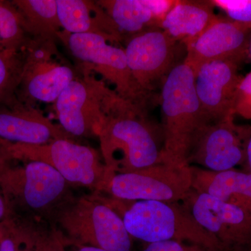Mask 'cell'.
Returning <instances> with one entry per match:
<instances>
[{"mask_svg": "<svg viewBox=\"0 0 251 251\" xmlns=\"http://www.w3.org/2000/svg\"><path fill=\"white\" fill-rule=\"evenodd\" d=\"M99 138L104 164L111 174L162 163L161 125L149 118L145 107L120 99L105 119Z\"/></svg>", "mask_w": 251, "mask_h": 251, "instance_id": "6da1fadb", "label": "cell"}, {"mask_svg": "<svg viewBox=\"0 0 251 251\" xmlns=\"http://www.w3.org/2000/svg\"><path fill=\"white\" fill-rule=\"evenodd\" d=\"M160 103L163 135L162 162L188 166L198 135L209 123L196 94L194 72L184 62L176 64L162 84Z\"/></svg>", "mask_w": 251, "mask_h": 251, "instance_id": "7a4b0ae2", "label": "cell"}, {"mask_svg": "<svg viewBox=\"0 0 251 251\" xmlns=\"http://www.w3.org/2000/svg\"><path fill=\"white\" fill-rule=\"evenodd\" d=\"M122 217L131 237L147 244L175 240L201 246L208 251H226L181 202L135 201L125 208Z\"/></svg>", "mask_w": 251, "mask_h": 251, "instance_id": "3957f363", "label": "cell"}, {"mask_svg": "<svg viewBox=\"0 0 251 251\" xmlns=\"http://www.w3.org/2000/svg\"><path fill=\"white\" fill-rule=\"evenodd\" d=\"M121 97L104 82L92 77L76 78L54 102L61 127L69 135H97Z\"/></svg>", "mask_w": 251, "mask_h": 251, "instance_id": "277c9868", "label": "cell"}, {"mask_svg": "<svg viewBox=\"0 0 251 251\" xmlns=\"http://www.w3.org/2000/svg\"><path fill=\"white\" fill-rule=\"evenodd\" d=\"M7 149L15 156L47 163L73 184L105 190L111 176L96 150L69 138L43 145L9 144Z\"/></svg>", "mask_w": 251, "mask_h": 251, "instance_id": "5b68a950", "label": "cell"}, {"mask_svg": "<svg viewBox=\"0 0 251 251\" xmlns=\"http://www.w3.org/2000/svg\"><path fill=\"white\" fill-rule=\"evenodd\" d=\"M191 188V166L162 162L140 171L111 174L105 190L118 201L178 202Z\"/></svg>", "mask_w": 251, "mask_h": 251, "instance_id": "8992f818", "label": "cell"}, {"mask_svg": "<svg viewBox=\"0 0 251 251\" xmlns=\"http://www.w3.org/2000/svg\"><path fill=\"white\" fill-rule=\"evenodd\" d=\"M68 234L83 245L108 251H132V237L122 216L111 205L82 198L61 214Z\"/></svg>", "mask_w": 251, "mask_h": 251, "instance_id": "52a82bcc", "label": "cell"}, {"mask_svg": "<svg viewBox=\"0 0 251 251\" xmlns=\"http://www.w3.org/2000/svg\"><path fill=\"white\" fill-rule=\"evenodd\" d=\"M58 38L66 44L75 58L90 64L105 80L115 87L121 98L148 108L151 100L142 93L135 83L126 57L125 49L97 34H70L62 31Z\"/></svg>", "mask_w": 251, "mask_h": 251, "instance_id": "ba28073f", "label": "cell"}, {"mask_svg": "<svg viewBox=\"0 0 251 251\" xmlns=\"http://www.w3.org/2000/svg\"><path fill=\"white\" fill-rule=\"evenodd\" d=\"M181 202L226 251H251L250 212L193 188Z\"/></svg>", "mask_w": 251, "mask_h": 251, "instance_id": "9c48e42d", "label": "cell"}, {"mask_svg": "<svg viewBox=\"0 0 251 251\" xmlns=\"http://www.w3.org/2000/svg\"><path fill=\"white\" fill-rule=\"evenodd\" d=\"M230 115L204 126L188 158L189 166L213 172L244 167L251 126L237 125Z\"/></svg>", "mask_w": 251, "mask_h": 251, "instance_id": "30bf717a", "label": "cell"}, {"mask_svg": "<svg viewBox=\"0 0 251 251\" xmlns=\"http://www.w3.org/2000/svg\"><path fill=\"white\" fill-rule=\"evenodd\" d=\"M176 43L160 27L147 29L127 39L125 51L128 69L142 93L151 100L154 90L175 66Z\"/></svg>", "mask_w": 251, "mask_h": 251, "instance_id": "8fae6325", "label": "cell"}, {"mask_svg": "<svg viewBox=\"0 0 251 251\" xmlns=\"http://www.w3.org/2000/svg\"><path fill=\"white\" fill-rule=\"evenodd\" d=\"M250 26L218 16L196 39L186 44L184 62L194 74L203 64L214 61H231L239 64L250 50Z\"/></svg>", "mask_w": 251, "mask_h": 251, "instance_id": "7c38bea8", "label": "cell"}, {"mask_svg": "<svg viewBox=\"0 0 251 251\" xmlns=\"http://www.w3.org/2000/svg\"><path fill=\"white\" fill-rule=\"evenodd\" d=\"M53 42L30 40L26 48L24 72L18 87L25 98L55 102L75 78L72 68L54 62L51 57Z\"/></svg>", "mask_w": 251, "mask_h": 251, "instance_id": "4fadbf2b", "label": "cell"}, {"mask_svg": "<svg viewBox=\"0 0 251 251\" xmlns=\"http://www.w3.org/2000/svg\"><path fill=\"white\" fill-rule=\"evenodd\" d=\"M242 76L238 64L214 61L203 64L195 74V89L207 123L235 115L234 99Z\"/></svg>", "mask_w": 251, "mask_h": 251, "instance_id": "5bb4252c", "label": "cell"}, {"mask_svg": "<svg viewBox=\"0 0 251 251\" xmlns=\"http://www.w3.org/2000/svg\"><path fill=\"white\" fill-rule=\"evenodd\" d=\"M0 108V140L12 145H43L69 138L37 109L14 99Z\"/></svg>", "mask_w": 251, "mask_h": 251, "instance_id": "9a60e30c", "label": "cell"}, {"mask_svg": "<svg viewBox=\"0 0 251 251\" xmlns=\"http://www.w3.org/2000/svg\"><path fill=\"white\" fill-rule=\"evenodd\" d=\"M175 2L173 0L97 1L122 37H130L147 29L159 27Z\"/></svg>", "mask_w": 251, "mask_h": 251, "instance_id": "2e32d148", "label": "cell"}, {"mask_svg": "<svg viewBox=\"0 0 251 251\" xmlns=\"http://www.w3.org/2000/svg\"><path fill=\"white\" fill-rule=\"evenodd\" d=\"M192 188L251 214V173L236 169L213 172L191 166Z\"/></svg>", "mask_w": 251, "mask_h": 251, "instance_id": "e0dca14e", "label": "cell"}, {"mask_svg": "<svg viewBox=\"0 0 251 251\" xmlns=\"http://www.w3.org/2000/svg\"><path fill=\"white\" fill-rule=\"evenodd\" d=\"M62 30L70 34H97L115 44L123 39L111 20L97 1L56 0Z\"/></svg>", "mask_w": 251, "mask_h": 251, "instance_id": "ac0fdd59", "label": "cell"}, {"mask_svg": "<svg viewBox=\"0 0 251 251\" xmlns=\"http://www.w3.org/2000/svg\"><path fill=\"white\" fill-rule=\"evenodd\" d=\"M67 181L52 166L29 161L22 172V196L31 209L44 211L60 202L67 191Z\"/></svg>", "mask_w": 251, "mask_h": 251, "instance_id": "d6986e66", "label": "cell"}, {"mask_svg": "<svg viewBox=\"0 0 251 251\" xmlns=\"http://www.w3.org/2000/svg\"><path fill=\"white\" fill-rule=\"evenodd\" d=\"M212 1H176L160 25L176 42L196 39L218 17Z\"/></svg>", "mask_w": 251, "mask_h": 251, "instance_id": "ffe728a7", "label": "cell"}, {"mask_svg": "<svg viewBox=\"0 0 251 251\" xmlns=\"http://www.w3.org/2000/svg\"><path fill=\"white\" fill-rule=\"evenodd\" d=\"M11 3L26 32L34 36V40L54 41L58 38L62 29L56 0H14Z\"/></svg>", "mask_w": 251, "mask_h": 251, "instance_id": "44dd1931", "label": "cell"}, {"mask_svg": "<svg viewBox=\"0 0 251 251\" xmlns=\"http://www.w3.org/2000/svg\"><path fill=\"white\" fill-rule=\"evenodd\" d=\"M27 35L11 1H0V52L25 50L30 41Z\"/></svg>", "mask_w": 251, "mask_h": 251, "instance_id": "7402d4cb", "label": "cell"}, {"mask_svg": "<svg viewBox=\"0 0 251 251\" xmlns=\"http://www.w3.org/2000/svg\"><path fill=\"white\" fill-rule=\"evenodd\" d=\"M25 57V50L0 52V105L14 99L22 80Z\"/></svg>", "mask_w": 251, "mask_h": 251, "instance_id": "603a6c76", "label": "cell"}, {"mask_svg": "<svg viewBox=\"0 0 251 251\" xmlns=\"http://www.w3.org/2000/svg\"><path fill=\"white\" fill-rule=\"evenodd\" d=\"M212 2L224 10L229 19L251 27V0H214Z\"/></svg>", "mask_w": 251, "mask_h": 251, "instance_id": "cb8c5ba5", "label": "cell"}, {"mask_svg": "<svg viewBox=\"0 0 251 251\" xmlns=\"http://www.w3.org/2000/svg\"><path fill=\"white\" fill-rule=\"evenodd\" d=\"M234 115L251 120V72L238 86L234 103Z\"/></svg>", "mask_w": 251, "mask_h": 251, "instance_id": "d4e9b609", "label": "cell"}, {"mask_svg": "<svg viewBox=\"0 0 251 251\" xmlns=\"http://www.w3.org/2000/svg\"><path fill=\"white\" fill-rule=\"evenodd\" d=\"M142 251H208L201 246L169 240L147 244Z\"/></svg>", "mask_w": 251, "mask_h": 251, "instance_id": "484cf974", "label": "cell"}, {"mask_svg": "<svg viewBox=\"0 0 251 251\" xmlns=\"http://www.w3.org/2000/svg\"><path fill=\"white\" fill-rule=\"evenodd\" d=\"M0 251H16V243L11 239H5L0 242Z\"/></svg>", "mask_w": 251, "mask_h": 251, "instance_id": "4316f807", "label": "cell"}, {"mask_svg": "<svg viewBox=\"0 0 251 251\" xmlns=\"http://www.w3.org/2000/svg\"><path fill=\"white\" fill-rule=\"evenodd\" d=\"M244 171L251 173V136L248 143L247 149V157L245 164L244 166Z\"/></svg>", "mask_w": 251, "mask_h": 251, "instance_id": "83f0119b", "label": "cell"}, {"mask_svg": "<svg viewBox=\"0 0 251 251\" xmlns=\"http://www.w3.org/2000/svg\"><path fill=\"white\" fill-rule=\"evenodd\" d=\"M76 251H108L99 248L90 247V246L82 245L78 248Z\"/></svg>", "mask_w": 251, "mask_h": 251, "instance_id": "f1b7e54d", "label": "cell"}, {"mask_svg": "<svg viewBox=\"0 0 251 251\" xmlns=\"http://www.w3.org/2000/svg\"><path fill=\"white\" fill-rule=\"evenodd\" d=\"M4 210L5 207L4 201H3L2 198L0 197V219H1L2 216H4Z\"/></svg>", "mask_w": 251, "mask_h": 251, "instance_id": "f546056e", "label": "cell"}, {"mask_svg": "<svg viewBox=\"0 0 251 251\" xmlns=\"http://www.w3.org/2000/svg\"><path fill=\"white\" fill-rule=\"evenodd\" d=\"M249 52H250V54L251 55V42H250V50H249Z\"/></svg>", "mask_w": 251, "mask_h": 251, "instance_id": "4dcf8cb0", "label": "cell"}]
</instances>
